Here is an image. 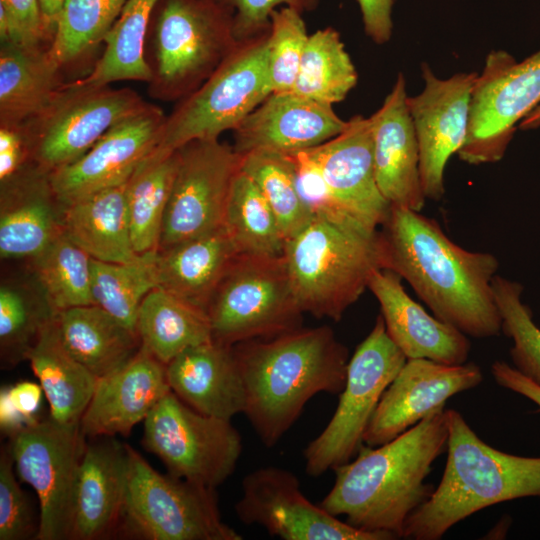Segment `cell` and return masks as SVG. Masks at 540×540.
Masks as SVG:
<instances>
[{
	"instance_id": "6da1fadb",
	"label": "cell",
	"mask_w": 540,
	"mask_h": 540,
	"mask_svg": "<svg viewBox=\"0 0 540 540\" xmlns=\"http://www.w3.org/2000/svg\"><path fill=\"white\" fill-rule=\"evenodd\" d=\"M381 233L386 269L405 279L436 318L473 338L501 333L495 255L460 247L435 219L400 206L391 205Z\"/></svg>"
},
{
	"instance_id": "7a4b0ae2",
	"label": "cell",
	"mask_w": 540,
	"mask_h": 540,
	"mask_svg": "<svg viewBox=\"0 0 540 540\" xmlns=\"http://www.w3.org/2000/svg\"><path fill=\"white\" fill-rule=\"evenodd\" d=\"M445 410L433 411L389 442L362 446L354 460L334 469L335 482L320 505L358 529L401 538L407 518L435 489L425 479L446 450Z\"/></svg>"
},
{
	"instance_id": "3957f363",
	"label": "cell",
	"mask_w": 540,
	"mask_h": 540,
	"mask_svg": "<svg viewBox=\"0 0 540 540\" xmlns=\"http://www.w3.org/2000/svg\"><path fill=\"white\" fill-rule=\"evenodd\" d=\"M245 390L244 414L267 447L274 446L316 394H340L347 348L328 326L297 328L233 346Z\"/></svg>"
},
{
	"instance_id": "277c9868",
	"label": "cell",
	"mask_w": 540,
	"mask_h": 540,
	"mask_svg": "<svg viewBox=\"0 0 540 540\" xmlns=\"http://www.w3.org/2000/svg\"><path fill=\"white\" fill-rule=\"evenodd\" d=\"M445 413L448 440L443 476L429 499L407 518L403 538L438 540L486 507L540 497V457L500 451L485 443L459 411Z\"/></svg>"
},
{
	"instance_id": "5b68a950",
	"label": "cell",
	"mask_w": 540,
	"mask_h": 540,
	"mask_svg": "<svg viewBox=\"0 0 540 540\" xmlns=\"http://www.w3.org/2000/svg\"><path fill=\"white\" fill-rule=\"evenodd\" d=\"M283 257L302 311L335 321L368 289L371 275L387 268L381 232L320 214L286 241Z\"/></svg>"
},
{
	"instance_id": "8992f818",
	"label": "cell",
	"mask_w": 540,
	"mask_h": 540,
	"mask_svg": "<svg viewBox=\"0 0 540 540\" xmlns=\"http://www.w3.org/2000/svg\"><path fill=\"white\" fill-rule=\"evenodd\" d=\"M148 41V92L163 101L194 92L240 43L234 11L223 0H160Z\"/></svg>"
},
{
	"instance_id": "52a82bcc",
	"label": "cell",
	"mask_w": 540,
	"mask_h": 540,
	"mask_svg": "<svg viewBox=\"0 0 540 540\" xmlns=\"http://www.w3.org/2000/svg\"><path fill=\"white\" fill-rule=\"evenodd\" d=\"M125 488L118 529L144 540H242L223 522L215 488L156 471L126 444Z\"/></svg>"
},
{
	"instance_id": "ba28073f",
	"label": "cell",
	"mask_w": 540,
	"mask_h": 540,
	"mask_svg": "<svg viewBox=\"0 0 540 540\" xmlns=\"http://www.w3.org/2000/svg\"><path fill=\"white\" fill-rule=\"evenodd\" d=\"M267 37L268 31L240 41L200 87L178 101L152 154H169L194 140L218 139L271 94Z\"/></svg>"
},
{
	"instance_id": "9c48e42d",
	"label": "cell",
	"mask_w": 540,
	"mask_h": 540,
	"mask_svg": "<svg viewBox=\"0 0 540 540\" xmlns=\"http://www.w3.org/2000/svg\"><path fill=\"white\" fill-rule=\"evenodd\" d=\"M303 313L283 256L237 255L207 310L212 340L229 346L300 328Z\"/></svg>"
},
{
	"instance_id": "30bf717a",
	"label": "cell",
	"mask_w": 540,
	"mask_h": 540,
	"mask_svg": "<svg viewBox=\"0 0 540 540\" xmlns=\"http://www.w3.org/2000/svg\"><path fill=\"white\" fill-rule=\"evenodd\" d=\"M406 361V356L388 336L383 317L379 315L349 359L346 382L332 418L304 450L307 474L320 476L358 454L384 391Z\"/></svg>"
},
{
	"instance_id": "8fae6325",
	"label": "cell",
	"mask_w": 540,
	"mask_h": 540,
	"mask_svg": "<svg viewBox=\"0 0 540 540\" xmlns=\"http://www.w3.org/2000/svg\"><path fill=\"white\" fill-rule=\"evenodd\" d=\"M147 103L131 88L64 83L22 124L32 164L49 174L71 164Z\"/></svg>"
},
{
	"instance_id": "7c38bea8",
	"label": "cell",
	"mask_w": 540,
	"mask_h": 540,
	"mask_svg": "<svg viewBox=\"0 0 540 540\" xmlns=\"http://www.w3.org/2000/svg\"><path fill=\"white\" fill-rule=\"evenodd\" d=\"M143 422L144 447L172 476L216 488L235 470L242 439L231 420L202 414L170 391Z\"/></svg>"
},
{
	"instance_id": "4fadbf2b",
	"label": "cell",
	"mask_w": 540,
	"mask_h": 540,
	"mask_svg": "<svg viewBox=\"0 0 540 540\" xmlns=\"http://www.w3.org/2000/svg\"><path fill=\"white\" fill-rule=\"evenodd\" d=\"M539 103L540 50L520 62L507 51H491L473 84L459 158L472 165L500 161L517 124Z\"/></svg>"
},
{
	"instance_id": "5bb4252c",
	"label": "cell",
	"mask_w": 540,
	"mask_h": 540,
	"mask_svg": "<svg viewBox=\"0 0 540 540\" xmlns=\"http://www.w3.org/2000/svg\"><path fill=\"white\" fill-rule=\"evenodd\" d=\"M8 438L19 477L38 496L35 539L69 540L78 468L86 447L80 426H64L48 417L23 426Z\"/></svg>"
},
{
	"instance_id": "9a60e30c",
	"label": "cell",
	"mask_w": 540,
	"mask_h": 540,
	"mask_svg": "<svg viewBox=\"0 0 540 540\" xmlns=\"http://www.w3.org/2000/svg\"><path fill=\"white\" fill-rule=\"evenodd\" d=\"M178 152L158 251L223 228L232 182L240 170L241 155L218 139L194 140Z\"/></svg>"
},
{
	"instance_id": "2e32d148",
	"label": "cell",
	"mask_w": 540,
	"mask_h": 540,
	"mask_svg": "<svg viewBox=\"0 0 540 540\" xmlns=\"http://www.w3.org/2000/svg\"><path fill=\"white\" fill-rule=\"evenodd\" d=\"M240 521L262 526L284 540H391L385 532L358 529L312 503L301 491L297 476L268 466L247 474L235 504Z\"/></svg>"
},
{
	"instance_id": "e0dca14e",
	"label": "cell",
	"mask_w": 540,
	"mask_h": 540,
	"mask_svg": "<svg viewBox=\"0 0 540 540\" xmlns=\"http://www.w3.org/2000/svg\"><path fill=\"white\" fill-rule=\"evenodd\" d=\"M166 117L147 103L112 126L76 161L49 174L64 206L96 192L126 183L157 146Z\"/></svg>"
},
{
	"instance_id": "ac0fdd59",
	"label": "cell",
	"mask_w": 540,
	"mask_h": 540,
	"mask_svg": "<svg viewBox=\"0 0 540 540\" xmlns=\"http://www.w3.org/2000/svg\"><path fill=\"white\" fill-rule=\"evenodd\" d=\"M421 71L424 88L418 95L408 96L407 105L419 146L422 188L427 199L437 201L445 192L446 165L466 138L477 73L441 79L427 63H422Z\"/></svg>"
},
{
	"instance_id": "d6986e66",
	"label": "cell",
	"mask_w": 540,
	"mask_h": 540,
	"mask_svg": "<svg viewBox=\"0 0 540 540\" xmlns=\"http://www.w3.org/2000/svg\"><path fill=\"white\" fill-rule=\"evenodd\" d=\"M481 368L473 362L444 364L424 358L407 359L384 391L366 428L363 443L375 447L389 442L452 396L478 386Z\"/></svg>"
},
{
	"instance_id": "ffe728a7",
	"label": "cell",
	"mask_w": 540,
	"mask_h": 540,
	"mask_svg": "<svg viewBox=\"0 0 540 540\" xmlns=\"http://www.w3.org/2000/svg\"><path fill=\"white\" fill-rule=\"evenodd\" d=\"M373 149L371 118L355 115L340 134L307 150L342 210L365 229L377 232L391 205L376 181Z\"/></svg>"
},
{
	"instance_id": "44dd1931",
	"label": "cell",
	"mask_w": 540,
	"mask_h": 540,
	"mask_svg": "<svg viewBox=\"0 0 540 540\" xmlns=\"http://www.w3.org/2000/svg\"><path fill=\"white\" fill-rule=\"evenodd\" d=\"M332 106L291 91L273 92L233 130V148L239 155L288 154L318 146L347 126Z\"/></svg>"
},
{
	"instance_id": "7402d4cb",
	"label": "cell",
	"mask_w": 540,
	"mask_h": 540,
	"mask_svg": "<svg viewBox=\"0 0 540 540\" xmlns=\"http://www.w3.org/2000/svg\"><path fill=\"white\" fill-rule=\"evenodd\" d=\"M171 391L166 365L146 348L99 378L80 430L85 438L126 436Z\"/></svg>"
},
{
	"instance_id": "603a6c76",
	"label": "cell",
	"mask_w": 540,
	"mask_h": 540,
	"mask_svg": "<svg viewBox=\"0 0 540 540\" xmlns=\"http://www.w3.org/2000/svg\"><path fill=\"white\" fill-rule=\"evenodd\" d=\"M406 82L399 73L382 106L370 116L374 168L384 198L393 206L421 212L425 206L419 146L407 105Z\"/></svg>"
},
{
	"instance_id": "cb8c5ba5",
	"label": "cell",
	"mask_w": 540,
	"mask_h": 540,
	"mask_svg": "<svg viewBox=\"0 0 540 540\" xmlns=\"http://www.w3.org/2000/svg\"><path fill=\"white\" fill-rule=\"evenodd\" d=\"M368 289L379 302L388 336L407 359L424 358L450 365L467 362L471 349L467 336L414 301L397 273L376 270Z\"/></svg>"
},
{
	"instance_id": "d4e9b609",
	"label": "cell",
	"mask_w": 540,
	"mask_h": 540,
	"mask_svg": "<svg viewBox=\"0 0 540 540\" xmlns=\"http://www.w3.org/2000/svg\"><path fill=\"white\" fill-rule=\"evenodd\" d=\"M0 190V256L32 260L63 232L49 173L30 164Z\"/></svg>"
},
{
	"instance_id": "484cf974",
	"label": "cell",
	"mask_w": 540,
	"mask_h": 540,
	"mask_svg": "<svg viewBox=\"0 0 540 540\" xmlns=\"http://www.w3.org/2000/svg\"><path fill=\"white\" fill-rule=\"evenodd\" d=\"M171 388L184 403L209 416L243 413L245 390L233 346L214 340L191 346L166 364Z\"/></svg>"
},
{
	"instance_id": "4316f807",
	"label": "cell",
	"mask_w": 540,
	"mask_h": 540,
	"mask_svg": "<svg viewBox=\"0 0 540 540\" xmlns=\"http://www.w3.org/2000/svg\"><path fill=\"white\" fill-rule=\"evenodd\" d=\"M126 461V444L113 437L86 444L78 468L69 540L102 539L118 529Z\"/></svg>"
},
{
	"instance_id": "83f0119b",
	"label": "cell",
	"mask_w": 540,
	"mask_h": 540,
	"mask_svg": "<svg viewBox=\"0 0 540 540\" xmlns=\"http://www.w3.org/2000/svg\"><path fill=\"white\" fill-rule=\"evenodd\" d=\"M237 255L224 227L159 250L157 287L207 314L223 276Z\"/></svg>"
},
{
	"instance_id": "f1b7e54d",
	"label": "cell",
	"mask_w": 540,
	"mask_h": 540,
	"mask_svg": "<svg viewBox=\"0 0 540 540\" xmlns=\"http://www.w3.org/2000/svg\"><path fill=\"white\" fill-rule=\"evenodd\" d=\"M126 184L62 206L64 234L93 259L128 263L142 255L131 239Z\"/></svg>"
},
{
	"instance_id": "f546056e",
	"label": "cell",
	"mask_w": 540,
	"mask_h": 540,
	"mask_svg": "<svg viewBox=\"0 0 540 540\" xmlns=\"http://www.w3.org/2000/svg\"><path fill=\"white\" fill-rule=\"evenodd\" d=\"M26 360L46 396L49 417L64 426H80L98 378L65 348L54 317L41 330Z\"/></svg>"
},
{
	"instance_id": "4dcf8cb0",
	"label": "cell",
	"mask_w": 540,
	"mask_h": 540,
	"mask_svg": "<svg viewBox=\"0 0 540 540\" xmlns=\"http://www.w3.org/2000/svg\"><path fill=\"white\" fill-rule=\"evenodd\" d=\"M54 321L68 352L98 379L123 366L141 346L135 331L97 305L59 311Z\"/></svg>"
},
{
	"instance_id": "1f68e13d",
	"label": "cell",
	"mask_w": 540,
	"mask_h": 540,
	"mask_svg": "<svg viewBox=\"0 0 540 540\" xmlns=\"http://www.w3.org/2000/svg\"><path fill=\"white\" fill-rule=\"evenodd\" d=\"M49 45L1 44L0 125L18 126L39 113L64 84Z\"/></svg>"
},
{
	"instance_id": "d6a6232c",
	"label": "cell",
	"mask_w": 540,
	"mask_h": 540,
	"mask_svg": "<svg viewBox=\"0 0 540 540\" xmlns=\"http://www.w3.org/2000/svg\"><path fill=\"white\" fill-rule=\"evenodd\" d=\"M136 333L141 346L165 365L185 349L212 340L207 314L160 287L143 299Z\"/></svg>"
},
{
	"instance_id": "836d02e7",
	"label": "cell",
	"mask_w": 540,
	"mask_h": 540,
	"mask_svg": "<svg viewBox=\"0 0 540 540\" xmlns=\"http://www.w3.org/2000/svg\"><path fill=\"white\" fill-rule=\"evenodd\" d=\"M160 0H127L116 22L107 33L104 50L91 71L73 82L106 86L123 80L151 78L145 46L151 20Z\"/></svg>"
},
{
	"instance_id": "e575fe53",
	"label": "cell",
	"mask_w": 540,
	"mask_h": 540,
	"mask_svg": "<svg viewBox=\"0 0 540 540\" xmlns=\"http://www.w3.org/2000/svg\"><path fill=\"white\" fill-rule=\"evenodd\" d=\"M179 164L178 150L150 154L126 184L133 247L138 254L158 251L165 211Z\"/></svg>"
},
{
	"instance_id": "d590c367",
	"label": "cell",
	"mask_w": 540,
	"mask_h": 540,
	"mask_svg": "<svg viewBox=\"0 0 540 540\" xmlns=\"http://www.w3.org/2000/svg\"><path fill=\"white\" fill-rule=\"evenodd\" d=\"M224 228L238 255L283 256L286 240L280 225L257 185L241 169L232 182Z\"/></svg>"
},
{
	"instance_id": "8d00e7d4",
	"label": "cell",
	"mask_w": 540,
	"mask_h": 540,
	"mask_svg": "<svg viewBox=\"0 0 540 540\" xmlns=\"http://www.w3.org/2000/svg\"><path fill=\"white\" fill-rule=\"evenodd\" d=\"M357 79L355 66L340 34L328 27L309 35L290 91L333 105L346 98Z\"/></svg>"
},
{
	"instance_id": "74e56055",
	"label": "cell",
	"mask_w": 540,
	"mask_h": 540,
	"mask_svg": "<svg viewBox=\"0 0 540 540\" xmlns=\"http://www.w3.org/2000/svg\"><path fill=\"white\" fill-rule=\"evenodd\" d=\"M91 257L62 232L31 260L35 283L55 312L95 305Z\"/></svg>"
},
{
	"instance_id": "f35d334b",
	"label": "cell",
	"mask_w": 540,
	"mask_h": 540,
	"mask_svg": "<svg viewBox=\"0 0 540 540\" xmlns=\"http://www.w3.org/2000/svg\"><path fill=\"white\" fill-rule=\"evenodd\" d=\"M156 255L148 252L128 263L91 259L95 305L135 332L140 305L158 286Z\"/></svg>"
},
{
	"instance_id": "ab89813d",
	"label": "cell",
	"mask_w": 540,
	"mask_h": 540,
	"mask_svg": "<svg viewBox=\"0 0 540 540\" xmlns=\"http://www.w3.org/2000/svg\"><path fill=\"white\" fill-rule=\"evenodd\" d=\"M127 0H67L49 45L61 71L93 53L119 17Z\"/></svg>"
},
{
	"instance_id": "60d3db41",
	"label": "cell",
	"mask_w": 540,
	"mask_h": 540,
	"mask_svg": "<svg viewBox=\"0 0 540 540\" xmlns=\"http://www.w3.org/2000/svg\"><path fill=\"white\" fill-rule=\"evenodd\" d=\"M240 169L254 181L268 202L286 241L309 224L314 213L298 191L289 154L249 152L241 155Z\"/></svg>"
},
{
	"instance_id": "b9f144b4",
	"label": "cell",
	"mask_w": 540,
	"mask_h": 540,
	"mask_svg": "<svg viewBox=\"0 0 540 540\" xmlns=\"http://www.w3.org/2000/svg\"><path fill=\"white\" fill-rule=\"evenodd\" d=\"M38 285L5 281L0 287V358L2 368L26 360L41 330L54 317Z\"/></svg>"
},
{
	"instance_id": "7bdbcfd3",
	"label": "cell",
	"mask_w": 540,
	"mask_h": 540,
	"mask_svg": "<svg viewBox=\"0 0 540 540\" xmlns=\"http://www.w3.org/2000/svg\"><path fill=\"white\" fill-rule=\"evenodd\" d=\"M492 289L502 319L501 332L513 342L509 351L513 367L540 386V328L522 301L524 287L496 274Z\"/></svg>"
},
{
	"instance_id": "ee69618b",
	"label": "cell",
	"mask_w": 540,
	"mask_h": 540,
	"mask_svg": "<svg viewBox=\"0 0 540 540\" xmlns=\"http://www.w3.org/2000/svg\"><path fill=\"white\" fill-rule=\"evenodd\" d=\"M308 37L300 12L289 7L272 12L267 37L271 93L290 91L294 86Z\"/></svg>"
},
{
	"instance_id": "f6af8a7d",
	"label": "cell",
	"mask_w": 540,
	"mask_h": 540,
	"mask_svg": "<svg viewBox=\"0 0 540 540\" xmlns=\"http://www.w3.org/2000/svg\"><path fill=\"white\" fill-rule=\"evenodd\" d=\"M8 443L0 452V540H24L37 534L32 512L14 472Z\"/></svg>"
},
{
	"instance_id": "bcb514c9",
	"label": "cell",
	"mask_w": 540,
	"mask_h": 540,
	"mask_svg": "<svg viewBox=\"0 0 540 540\" xmlns=\"http://www.w3.org/2000/svg\"><path fill=\"white\" fill-rule=\"evenodd\" d=\"M288 154L294 163L298 191L314 214L324 215L365 229L352 220L339 206L318 164L307 149Z\"/></svg>"
},
{
	"instance_id": "7dc6e473",
	"label": "cell",
	"mask_w": 540,
	"mask_h": 540,
	"mask_svg": "<svg viewBox=\"0 0 540 540\" xmlns=\"http://www.w3.org/2000/svg\"><path fill=\"white\" fill-rule=\"evenodd\" d=\"M1 44L50 45L39 0H0Z\"/></svg>"
},
{
	"instance_id": "c3c4849f",
	"label": "cell",
	"mask_w": 540,
	"mask_h": 540,
	"mask_svg": "<svg viewBox=\"0 0 540 540\" xmlns=\"http://www.w3.org/2000/svg\"><path fill=\"white\" fill-rule=\"evenodd\" d=\"M234 11V29L239 41L268 31L270 16L278 6L292 8L301 14L314 11L319 0H223Z\"/></svg>"
},
{
	"instance_id": "681fc988",
	"label": "cell",
	"mask_w": 540,
	"mask_h": 540,
	"mask_svg": "<svg viewBox=\"0 0 540 540\" xmlns=\"http://www.w3.org/2000/svg\"><path fill=\"white\" fill-rule=\"evenodd\" d=\"M31 162L22 125H0V184L25 170Z\"/></svg>"
},
{
	"instance_id": "f907efd6",
	"label": "cell",
	"mask_w": 540,
	"mask_h": 540,
	"mask_svg": "<svg viewBox=\"0 0 540 540\" xmlns=\"http://www.w3.org/2000/svg\"><path fill=\"white\" fill-rule=\"evenodd\" d=\"M364 30L376 44H385L392 36L394 0H356Z\"/></svg>"
},
{
	"instance_id": "816d5d0a",
	"label": "cell",
	"mask_w": 540,
	"mask_h": 540,
	"mask_svg": "<svg viewBox=\"0 0 540 540\" xmlns=\"http://www.w3.org/2000/svg\"><path fill=\"white\" fill-rule=\"evenodd\" d=\"M491 373L499 386L522 395L540 408V386L513 366L505 361L497 360L491 366Z\"/></svg>"
},
{
	"instance_id": "f5cc1de1",
	"label": "cell",
	"mask_w": 540,
	"mask_h": 540,
	"mask_svg": "<svg viewBox=\"0 0 540 540\" xmlns=\"http://www.w3.org/2000/svg\"><path fill=\"white\" fill-rule=\"evenodd\" d=\"M6 388L12 404L24 418L26 425L38 420L36 413L43 393L41 385L31 381H21Z\"/></svg>"
},
{
	"instance_id": "db71d44e",
	"label": "cell",
	"mask_w": 540,
	"mask_h": 540,
	"mask_svg": "<svg viewBox=\"0 0 540 540\" xmlns=\"http://www.w3.org/2000/svg\"><path fill=\"white\" fill-rule=\"evenodd\" d=\"M26 425L24 418L12 404L7 388L0 390V428L8 437Z\"/></svg>"
},
{
	"instance_id": "11a10c76",
	"label": "cell",
	"mask_w": 540,
	"mask_h": 540,
	"mask_svg": "<svg viewBox=\"0 0 540 540\" xmlns=\"http://www.w3.org/2000/svg\"><path fill=\"white\" fill-rule=\"evenodd\" d=\"M67 0H39L43 23L51 40L54 35L60 12Z\"/></svg>"
},
{
	"instance_id": "9f6ffc18",
	"label": "cell",
	"mask_w": 540,
	"mask_h": 540,
	"mask_svg": "<svg viewBox=\"0 0 540 540\" xmlns=\"http://www.w3.org/2000/svg\"><path fill=\"white\" fill-rule=\"evenodd\" d=\"M540 126V103L520 122L521 130L535 129Z\"/></svg>"
}]
</instances>
